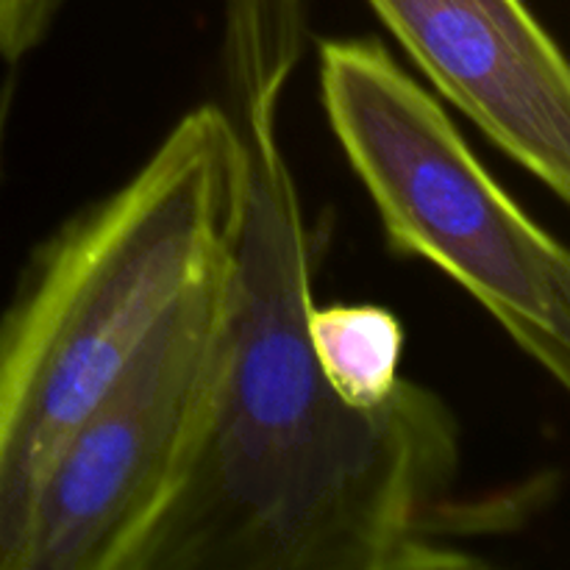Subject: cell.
<instances>
[{
    "mask_svg": "<svg viewBox=\"0 0 570 570\" xmlns=\"http://www.w3.org/2000/svg\"><path fill=\"white\" fill-rule=\"evenodd\" d=\"M306 0H223L215 104L239 189L217 293L215 371L189 454L126 570H468L551 479L462 499V429L404 379L376 410L328 387L309 340L317 245L282 134Z\"/></svg>",
    "mask_w": 570,
    "mask_h": 570,
    "instance_id": "cell-1",
    "label": "cell"
},
{
    "mask_svg": "<svg viewBox=\"0 0 570 570\" xmlns=\"http://www.w3.org/2000/svg\"><path fill=\"white\" fill-rule=\"evenodd\" d=\"M14 104H17V81L9 76V78H3V83H0V181H3L6 145H9Z\"/></svg>",
    "mask_w": 570,
    "mask_h": 570,
    "instance_id": "cell-8",
    "label": "cell"
},
{
    "mask_svg": "<svg viewBox=\"0 0 570 570\" xmlns=\"http://www.w3.org/2000/svg\"><path fill=\"white\" fill-rule=\"evenodd\" d=\"M317 76L328 126L376 206L390 250L438 267L566 390V245L495 181L443 98L382 39H323Z\"/></svg>",
    "mask_w": 570,
    "mask_h": 570,
    "instance_id": "cell-3",
    "label": "cell"
},
{
    "mask_svg": "<svg viewBox=\"0 0 570 570\" xmlns=\"http://www.w3.org/2000/svg\"><path fill=\"white\" fill-rule=\"evenodd\" d=\"M61 0H0V65H17L53 26Z\"/></svg>",
    "mask_w": 570,
    "mask_h": 570,
    "instance_id": "cell-7",
    "label": "cell"
},
{
    "mask_svg": "<svg viewBox=\"0 0 570 570\" xmlns=\"http://www.w3.org/2000/svg\"><path fill=\"white\" fill-rule=\"evenodd\" d=\"M445 104L570 193V67L529 0H365Z\"/></svg>",
    "mask_w": 570,
    "mask_h": 570,
    "instance_id": "cell-5",
    "label": "cell"
},
{
    "mask_svg": "<svg viewBox=\"0 0 570 570\" xmlns=\"http://www.w3.org/2000/svg\"><path fill=\"white\" fill-rule=\"evenodd\" d=\"M309 340L328 387L356 410L387 404L404 384L406 332L399 315L379 304L312 306Z\"/></svg>",
    "mask_w": 570,
    "mask_h": 570,
    "instance_id": "cell-6",
    "label": "cell"
},
{
    "mask_svg": "<svg viewBox=\"0 0 570 570\" xmlns=\"http://www.w3.org/2000/svg\"><path fill=\"white\" fill-rule=\"evenodd\" d=\"M220 273L161 321L131 371L56 451L9 570H126L198 434Z\"/></svg>",
    "mask_w": 570,
    "mask_h": 570,
    "instance_id": "cell-4",
    "label": "cell"
},
{
    "mask_svg": "<svg viewBox=\"0 0 570 570\" xmlns=\"http://www.w3.org/2000/svg\"><path fill=\"white\" fill-rule=\"evenodd\" d=\"M237 189V139L206 100L31 250L0 312V570L56 451L220 273Z\"/></svg>",
    "mask_w": 570,
    "mask_h": 570,
    "instance_id": "cell-2",
    "label": "cell"
}]
</instances>
